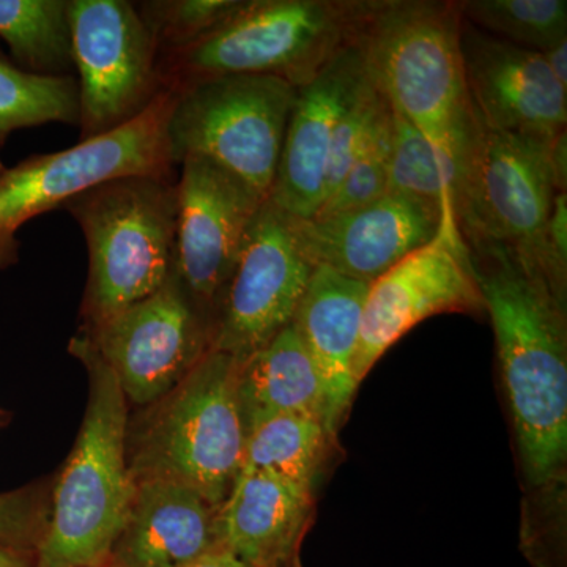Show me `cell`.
<instances>
[{
	"label": "cell",
	"instance_id": "9c48e42d",
	"mask_svg": "<svg viewBox=\"0 0 567 567\" xmlns=\"http://www.w3.org/2000/svg\"><path fill=\"white\" fill-rule=\"evenodd\" d=\"M174 91H163L140 117L66 151L22 159L0 173V271L20 260L18 233L37 216L125 175H175L167 148Z\"/></svg>",
	"mask_w": 567,
	"mask_h": 567
},
{
	"label": "cell",
	"instance_id": "603a6c76",
	"mask_svg": "<svg viewBox=\"0 0 567 567\" xmlns=\"http://www.w3.org/2000/svg\"><path fill=\"white\" fill-rule=\"evenodd\" d=\"M0 39L28 73L74 76L70 0H0Z\"/></svg>",
	"mask_w": 567,
	"mask_h": 567
},
{
	"label": "cell",
	"instance_id": "e575fe53",
	"mask_svg": "<svg viewBox=\"0 0 567 567\" xmlns=\"http://www.w3.org/2000/svg\"><path fill=\"white\" fill-rule=\"evenodd\" d=\"M6 163L2 162V156H0V173H2L3 169H6Z\"/></svg>",
	"mask_w": 567,
	"mask_h": 567
},
{
	"label": "cell",
	"instance_id": "f1b7e54d",
	"mask_svg": "<svg viewBox=\"0 0 567 567\" xmlns=\"http://www.w3.org/2000/svg\"><path fill=\"white\" fill-rule=\"evenodd\" d=\"M390 104L365 76L363 84L354 93L352 102L336 123L330 156H328L323 203L338 188L354 158L363 151L365 142L375 132L380 122L390 114Z\"/></svg>",
	"mask_w": 567,
	"mask_h": 567
},
{
	"label": "cell",
	"instance_id": "8fae6325",
	"mask_svg": "<svg viewBox=\"0 0 567 567\" xmlns=\"http://www.w3.org/2000/svg\"><path fill=\"white\" fill-rule=\"evenodd\" d=\"M315 268L298 238L295 216L265 200L216 305L210 349L245 361L267 346L292 323Z\"/></svg>",
	"mask_w": 567,
	"mask_h": 567
},
{
	"label": "cell",
	"instance_id": "3957f363",
	"mask_svg": "<svg viewBox=\"0 0 567 567\" xmlns=\"http://www.w3.org/2000/svg\"><path fill=\"white\" fill-rule=\"evenodd\" d=\"M70 352L89 374L81 431L55 483L35 567H103L134 492L128 464V401L117 377L84 334Z\"/></svg>",
	"mask_w": 567,
	"mask_h": 567
},
{
	"label": "cell",
	"instance_id": "1f68e13d",
	"mask_svg": "<svg viewBox=\"0 0 567 567\" xmlns=\"http://www.w3.org/2000/svg\"><path fill=\"white\" fill-rule=\"evenodd\" d=\"M543 55L555 80L567 91V39L559 41Z\"/></svg>",
	"mask_w": 567,
	"mask_h": 567
},
{
	"label": "cell",
	"instance_id": "7a4b0ae2",
	"mask_svg": "<svg viewBox=\"0 0 567 567\" xmlns=\"http://www.w3.org/2000/svg\"><path fill=\"white\" fill-rule=\"evenodd\" d=\"M457 2L374 0L357 44L365 76L464 178L480 130L466 93ZM462 182V181H461Z\"/></svg>",
	"mask_w": 567,
	"mask_h": 567
},
{
	"label": "cell",
	"instance_id": "4316f807",
	"mask_svg": "<svg viewBox=\"0 0 567 567\" xmlns=\"http://www.w3.org/2000/svg\"><path fill=\"white\" fill-rule=\"evenodd\" d=\"M245 0H145L134 3L159 54L183 50L210 33Z\"/></svg>",
	"mask_w": 567,
	"mask_h": 567
},
{
	"label": "cell",
	"instance_id": "277c9868",
	"mask_svg": "<svg viewBox=\"0 0 567 567\" xmlns=\"http://www.w3.org/2000/svg\"><path fill=\"white\" fill-rule=\"evenodd\" d=\"M374 0H245L192 47L158 54L166 91L208 78L254 74L303 87L357 43Z\"/></svg>",
	"mask_w": 567,
	"mask_h": 567
},
{
	"label": "cell",
	"instance_id": "d6a6232c",
	"mask_svg": "<svg viewBox=\"0 0 567 567\" xmlns=\"http://www.w3.org/2000/svg\"><path fill=\"white\" fill-rule=\"evenodd\" d=\"M0 567H35V551L0 543Z\"/></svg>",
	"mask_w": 567,
	"mask_h": 567
},
{
	"label": "cell",
	"instance_id": "ba28073f",
	"mask_svg": "<svg viewBox=\"0 0 567 567\" xmlns=\"http://www.w3.org/2000/svg\"><path fill=\"white\" fill-rule=\"evenodd\" d=\"M555 136L492 132L480 125L454 216L465 245L514 249L535 264L566 301L551 278L546 246L548 215L559 193L551 164Z\"/></svg>",
	"mask_w": 567,
	"mask_h": 567
},
{
	"label": "cell",
	"instance_id": "e0dca14e",
	"mask_svg": "<svg viewBox=\"0 0 567 567\" xmlns=\"http://www.w3.org/2000/svg\"><path fill=\"white\" fill-rule=\"evenodd\" d=\"M364 80L363 54L353 43L297 89L268 196L295 218L312 219L322 207L336 123Z\"/></svg>",
	"mask_w": 567,
	"mask_h": 567
},
{
	"label": "cell",
	"instance_id": "9a60e30c",
	"mask_svg": "<svg viewBox=\"0 0 567 567\" xmlns=\"http://www.w3.org/2000/svg\"><path fill=\"white\" fill-rule=\"evenodd\" d=\"M461 51L466 93L483 128L546 136L566 130L567 91L540 52L495 39L465 20Z\"/></svg>",
	"mask_w": 567,
	"mask_h": 567
},
{
	"label": "cell",
	"instance_id": "8992f818",
	"mask_svg": "<svg viewBox=\"0 0 567 567\" xmlns=\"http://www.w3.org/2000/svg\"><path fill=\"white\" fill-rule=\"evenodd\" d=\"M240 361L208 349L177 386L152 404L128 454L133 477H166L221 507L244 464Z\"/></svg>",
	"mask_w": 567,
	"mask_h": 567
},
{
	"label": "cell",
	"instance_id": "2e32d148",
	"mask_svg": "<svg viewBox=\"0 0 567 567\" xmlns=\"http://www.w3.org/2000/svg\"><path fill=\"white\" fill-rule=\"evenodd\" d=\"M447 210L451 208L388 192L363 207L327 218H295V224L312 264L372 284L427 245L439 234Z\"/></svg>",
	"mask_w": 567,
	"mask_h": 567
},
{
	"label": "cell",
	"instance_id": "83f0119b",
	"mask_svg": "<svg viewBox=\"0 0 567 567\" xmlns=\"http://www.w3.org/2000/svg\"><path fill=\"white\" fill-rule=\"evenodd\" d=\"M391 155V111L380 122L363 151L354 158L346 177L334 193L324 200L315 218H327L353 210L380 199L388 193V173Z\"/></svg>",
	"mask_w": 567,
	"mask_h": 567
},
{
	"label": "cell",
	"instance_id": "52a82bcc",
	"mask_svg": "<svg viewBox=\"0 0 567 567\" xmlns=\"http://www.w3.org/2000/svg\"><path fill=\"white\" fill-rule=\"evenodd\" d=\"M174 92L166 128L174 166L204 156L270 196L297 89L275 76L234 74Z\"/></svg>",
	"mask_w": 567,
	"mask_h": 567
},
{
	"label": "cell",
	"instance_id": "ac0fdd59",
	"mask_svg": "<svg viewBox=\"0 0 567 567\" xmlns=\"http://www.w3.org/2000/svg\"><path fill=\"white\" fill-rule=\"evenodd\" d=\"M224 550L219 507L166 477H134L128 513L106 567H188Z\"/></svg>",
	"mask_w": 567,
	"mask_h": 567
},
{
	"label": "cell",
	"instance_id": "f546056e",
	"mask_svg": "<svg viewBox=\"0 0 567 567\" xmlns=\"http://www.w3.org/2000/svg\"><path fill=\"white\" fill-rule=\"evenodd\" d=\"M50 505L40 487L0 494V543L35 551L50 518Z\"/></svg>",
	"mask_w": 567,
	"mask_h": 567
},
{
	"label": "cell",
	"instance_id": "d590c367",
	"mask_svg": "<svg viewBox=\"0 0 567 567\" xmlns=\"http://www.w3.org/2000/svg\"><path fill=\"white\" fill-rule=\"evenodd\" d=\"M103 567H106V566H103Z\"/></svg>",
	"mask_w": 567,
	"mask_h": 567
},
{
	"label": "cell",
	"instance_id": "7402d4cb",
	"mask_svg": "<svg viewBox=\"0 0 567 567\" xmlns=\"http://www.w3.org/2000/svg\"><path fill=\"white\" fill-rule=\"evenodd\" d=\"M334 436L319 417H268L248 431L240 472L268 473L315 492L333 451Z\"/></svg>",
	"mask_w": 567,
	"mask_h": 567
},
{
	"label": "cell",
	"instance_id": "d4e9b609",
	"mask_svg": "<svg viewBox=\"0 0 567 567\" xmlns=\"http://www.w3.org/2000/svg\"><path fill=\"white\" fill-rule=\"evenodd\" d=\"M461 181L456 164L425 140L415 125L391 111L388 192L454 212Z\"/></svg>",
	"mask_w": 567,
	"mask_h": 567
},
{
	"label": "cell",
	"instance_id": "484cf974",
	"mask_svg": "<svg viewBox=\"0 0 567 567\" xmlns=\"http://www.w3.org/2000/svg\"><path fill=\"white\" fill-rule=\"evenodd\" d=\"M462 20L507 43L544 52L567 39L566 0H462Z\"/></svg>",
	"mask_w": 567,
	"mask_h": 567
},
{
	"label": "cell",
	"instance_id": "6da1fadb",
	"mask_svg": "<svg viewBox=\"0 0 567 567\" xmlns=\"http://www.w3.org/2000/svg\"><path fill=\"white\" fill-rule=\"evenodd\" d=\"M466 248L494 327L522 468L533 487H551L567 464L566 301L514 249Z\"/></svg>",
	"mask_w": 567,
	"mask_h": 567
},
{
	"label": "cell",
	"instance_id": "5bb4252c",
	"mask_svg": "<svg viewBox=\"0 0 567 567\" xmlns=\"http://www.w3.org/2000/svg\"><path fill=\"white\" fill-rule=\"evenodd\" d=\"M267 199L244 178L204 156L181 164L174 267L205 311L215 312L254 216Z\"/></svg>",
	"mask_w": 567,
	"mask_h": 567
},
{
	"label": "cell",
	"instance_id": "5b68a950",
	"mask_svg": "<svg viewBox=\"0 0 567 567\" xmlns=\"http://www.w3.org/2000/svg\"><path fill=\"white\" fill-rule=\"evenodd\" d=\"M63 210L89 252L85 328L155 293L174 270L177 177L125 175L85 189Z\"/></svg>",
	"mask_w": 567,
	"mask_h": 567
},
{
	"label": "cell",
	"instance_id": "4fadbf2b",
	"mask_svg": "<svg viewBox=\"0 0 567 567\" xmlns=\"http://www.w3.org/2000/svg\"><path fill=\"white\" fill-rule=\"evenodd\" d=\"M445 312H484L468 248L451 210L427 245L369 284L353 369L358 386L402 336Z\"/></svg>",
	"mask_w": 567,
	"mask_h": 567
},
{
	"label": "cell",
	"instance_id": "4dcf8cb0",
	"mask_svg": "<svg viewBox=\"0 0 567 567\" xmlns=\"http://www.w3.org/2000/svg\"><path fill=\"white\" fill-rule=\"evenodd\" d=\"M551 164H554L555 178L558 192L566 193L567 188V133L563 130L551 141Z\"/></svg>",
	"mask_w": 567,
	"mask_h": 567
},
{
	"label": "cell",
	"instance_id": "44dd1931",
	"mask_svg": "<svg viewBox=\"0 0 567 567\" xmlns=\"http://www.w3.org/2000/svg\"><path fill=\"white\" fill-rule=\"evenodd\" d=\"M237 394L246 435L254 425L278 415L319 417L333 431L319 372L292 323L240 361Z\"/></svg>",
	"mask_w": 567,
	"mask_h": 567
},
{
	"label": "cell",
	"instance_id": "d6986e66",
	"mask_svg": "<svg viewBox=\"0 0 567 567\" xmlns=\"http://www.w3.org/2000/svg\"><path fill=\"white\" fill-rule=\"evenodd\" d=\"M315 494L259 472H240L219 507L224 550L251 567H301Z\"/></svg>",
	"mask_w": 567,
	"mask_h": 567
},
{
	"label": "cell",
	"instance_id": "cb8c5ba5",
	"mask_svg": "<svg viewBox=\"0 0 567 567\" xmlns=\"http://www.w3.org/2000/svg\"><path fill=\"white\" fill-rule=\"evenodd\" d=\"M80 122L74 76L48 78L18 69L0 52V151L11 133L47 123Z\"/></svg>",
	"mask_w": 567,
	"mask_h": 567
},
{
	"label": "cell",
	"instance_id": "30bf717a",
	"mask_svg": "<svg viewBox=\"0 0 567 567\" xmlns=\"http://www.w3.org/2000/svg\"><path fill=\"white\" fill-rule=\"evenodd\" d=\"M71 50L80 89V142L140 117L166 91L158 48L126 0H70Z\"/></svg>",
	"mask_w": 567,
	"mask_h": 567
},
{
	"label": "cell",
	"instance_id": "ffe728a7",
	"mask_svg": "<svg viewBox=\"0 0 567 567\" xmlns=\"http://www.w3.org/2000/svg\"><path fill=\"white\" fill-rule=\"evenodd\" d=\"M368 290L369 284L316 265L292 320L319 372L334 432L358 390L353 369Z\"/></svg>",
	"mask_w": 567,
	"mask_h": 567
},
{
	"label": "cell",
	"instance_id": "7c38bea8",
	"mask_svg": "<svg viewBox=\"0 0 567 567\" xmlns=\"http://www.w3.org/2000/svg\"><path fill=\"white\" fill-rule=\"evenodd\" d=\"M82 334L117 377L126 401L152 405L210 349L212 320L174 267L155 293L84 328Z\"/></svg>",
	"mask_w": 567,
	"mask_h": 567
},
{
	"label": "cell",
	"instance_id": "836d02e7",
	"mask_svg": "<svg viewBox=\"0 0 567 567\" xmlns=\"http://www.w3.org/2000/svg\"><path fill=\"white\" fill-rule=\"evenodd\" d=\"M188 567H251L246 565V563L240 561L237 557H234L233 554H229L227 550L215 551V554L208 555L199 561L194 563V565Z\"/></svg>",
	"mask_w": 567,
	"mask_h": 567
}]
</instances>
